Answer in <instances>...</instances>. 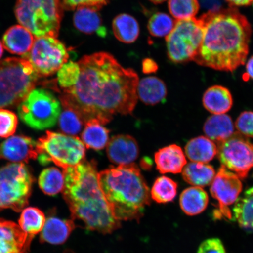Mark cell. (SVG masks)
Segmentation results:
<instances>
[{
	"instance_id": "bcb514c9",
	"label": "cell",
	"mask_w": 253,
	"mask_h": 253,
	"mask_svg": "<svg viewBox=\"0 0 253 253\" xmlns=\"http://www.w3.org/2000/svg\"><path fill=\"white\" fill-rule=\"evenodd\" d=\"M3 47H4V46H3L2 43H1V41H0V58H1L3 55V52H4Z\"/></svg>"
},
{
	"instance_id": "ffe728a7",
	"label": "cell",
	"mask_w": 253,
	"mask_h": 253,
	"mask_svg": "<svg viewBox=\"0 0 253 253\" xmlns=\"http://www.w3.org/2000/svg\"><path fill=\"white\" fill-rule=\"evenodd\" d=\"M72 220H63L58 217H50L46 220L41 232L40 242L52 245L64 243L75 228Z\"/></svg>"
},
{
	"instance_id": "74e56055",
	"label": "cell",
	"mask_w": 253,
	"mask_h": 253,
	"mask_svg": "<svg viewBox=\"0 0 253 253\" xmlns=\"http://www.w3.org/2000/svg\"><path fill=\"white\" fill-rule=\"evenodd\" d=\"M111 0H62L63 8L66 10H74L81 7L93 8L99 10Z\"/></svg>"
},
{
	"instance_id": "60d3db41",
	"label": "cell",
	"mask_w": 253,
	"mask_h": 253,
	"mask_svg": "<svg viewBox=\"0 0 253 253\" xmlns=\"http://www.w3.org/2000/svg\"><path fill=\"white\" fill-rule=\"evenodd\" d=\"M158 68L157 63L153 59L147 58L142 62V71L144 74H150L156 72Z\"/></svg>"
},
{
	"instance_id": "8d00e7d4",
	"label": "cell",
	"mask_w": 253,
	"mask_h": 253,
	"mask_svg": "<svg viewBox=\"0 0 253 253\" xmlns=\"http://www.w3.org/2000/svg\"><path fill=\"white\" fill-rule=\"evenodd\" d=\"M18 118L11 111L0 109V137L8 138L17 129Z\"/></svg>"
},
{
	"instance_id": "8fae6325",
	"label": "cell",
	"mask_w": 253,
	"mask_h": 253,
	"mask_svg": "<svg viewBox=\"0 0 253 253\" xmlns=\"http://www.w3.org/2000/svg\"><path fill=\"white\" fill-rule=\"evenodd\" d=\"M39 78L52 75L67 62L69 55L64 44L56 38H36L30 52L23 56Z\"/></svg>"
},
{
	"instance_id": "4dcf8cb0",
	"label": "cell",
	"mask_w": 253,
	"mask_h": 253,
	"mask_svg": "<svg viewBox=\"0 0 253 253\" xmlns=\"http://www.w3.org/2000/svg\"><path fill=\"white\" fill-rule=\"evenodd\" d=\"M63 110L59 118V126L65 134L76 135L82 130L85 122L77 110L65 101L61 100Z\"/></svg>"
},
{
	"instance_id": "30bf717a",
	"label": "cell",
	"mask_w": 253,
	"mask_h": 253,
	"mask_svg": "<svg viewBox=\"0 0 253 253\" xmlns=\"http://www.w3.org/2000/svg\"><path fill=\"white\" fill-rule=\"evenodd\" d=\"M204 28L199 18L177 20L166 37L167 54L170 61L182 63L192 61L200 46Z\"/></svg>"
},
{
	"instance_id": "d6986e66",
	"label": "cell",
	"mask_w": 253,
	"mask_h": 253,
	"mask_svg": "<svg viewBox=\"0 0 253 253\" xmlns=\"http://www.w3.org/2000/svg\"><path fill=\"white\" fill-rule=\"evenodd\" d=\"M76 9L73 20L77 30L84 34H96L102 38L106 37L107 31L103 25L99 10L87 7H78Z\"/></svg>"
},
{
	"instance_id": "d590c367",
	"label": "cell",
	"mask_w": 253,
	"mask_h": 253,
	"mask_svg": "<svg viewBox=\"0 0 253 253\" xmlns=\"http://www.w3.org/2000/svg\"><path fill=\"white\" fill-rule=\"evenodd\" d=\"M81 69L78 63L69 61L63 64L58 71V83L63 89L74 86L80 77Z\"/></svg>"
},
{
	"instance_id": "d6a6232c",
	"label": "cell",
	"mask_w": 253,
	"mask_h": 253,
	"mask_svg": "<svg viewBox=\"0 0 253 253\" xmlns=\"http://www.w3.org/2000/svg\"><path fill=\"white\" fill-rule=\"evenodd\" d=\"M177 189L178 184L173 180L165 176L159 177L152 187L151 198L157 203H169L175 198Z\"/></svg>"
},
{
	"instance_id": "836d02e7",
	"label": "cell",
	"mask_w": 253,
	"mask_h": 253,
	"mask_svg": "<svg viewBox=\"0 0 253 253\" xmlns=\"http://www.w3.org/2000/svg\"><path fill=\"white\" fill-rule=\"evenodd\" d=\"M170 14L177 20L194 18L200 8L198 0H169Z\"/></svg>"
},
{
	"instance_id": "ab89813d",
	"label": "cell",
	"mask_w": 253,
	"mask_h": 253,
	"mask_svg": "<svg viewBox=\"0 0 253 253\" xmlns=\"http://www.w3.org/2000/svg\"><path fill=\"white\" fill-rule=\"evenodd\" d=\"M197 253H226V251L220 239L211 238L201 243Z\"/></svg>"
},
{
	"instance_id": "e575fe53",
	"label": "cell",
	"mask_w": 253,
	"mask_h": 253,
	"mask_svg": "<svg viewBox=\"0 0 253 253\" xmlns=\"http://www.w3.org/2000/svg\"><path fill=\"white\" fill-rule=\"evenodd\" d=\"M175 23L169 15L163 12H156L148 22V30L152 36L167 37L172 30Z\"/></svg>"
},
{
	"instance_id": "ac0fdd59",
	"label": "cell",
	"mask_w": 253,
	"mask_h": 253,
	"mask_svg": "<svg viewBox=\"0 0 253 253\" xmlns=\"http://www.w3.org/2000/svg\"><path fill=\"white\" fill-rule=\"evenodd\" d=\"M34 40V36L27 28L21 25H16L5 32L2 45L12 54L24 56L30 52Z\"/></svg>"
},
{
	"instance_id": "f6af8a7d",
	"label": "cell",
	"mask_w": 253,
	"mask_h": 253,
	"mask_svg": "<svg viewBox=\"0 0 253 253\" xmlns=\"http://www.w3.org/2000/svg\"><path fill=\"white\" fill-rule=\"evenodd\" d=\"M149 1L154 3L155 4H161V3L166 1V0H149Z\"/></svg>"
},
{
	"instance_id": "d4e9b609",
	"label": "cell",
	"mask_w": 253,
	"mask_h": 253,
	"mask_svg": "<svg viewBox=\"0 0 253 253\" xmlns=\"http://www.w3.org/2000/svg\"><path fill=\"white\" fill-rule=\"evenodd\" d=\"M185 150L186 156L192 162L206 164L213 159L217 154V148L210 138L200 136L190 140Z\"/></svg>"
},
{
	"instance_id": "9c48e42d",
	"label": "cell",
	"mask_w": 253,
	"mask_h": 253,
	"mask_svg": "<svg viewBox=\"0 0 253 253\" xmlns=\"http://www.w3.org/2000/svg\"><path fill=\"white\" fill-rule=\"evenodd\" d=\"M62 108L54 94L44 88H34L18 107L22 121L30 127L39 130L56 125Z\"/></svg>"
},
{
	"instance_id": "7402d4cb",
	"label": "cell",
	"mask_w": 253,
	"mask_h": 253,
	"mask_svg": "<svg viewBox=\"0 0 253 253\" xmlns=\"http://www.w3.org/2000/svg\"><path fill=\"white\" fill-rule=\"evenodd\" d=\"M203 129L207 137L217 144L234 133L232 119L225 114L210 116L205 123Z\"/></svg>"
},
{
	"instance_id": "8992f818",
	"label": "cell",
	"mask_w": 253,
	"mask_h": 253,
	"mask_svg": "<svg viewBox=\"0 0 253 253\" xmlns=\"http://www.w3.org/2000/svg\"><path fill=\"white\" fill-rule=\"evenodd\" d=\"M39 78L26 59L0 61V109L18 106L36 87Z\"/></svg>"
},
{
	"instance_id": "f1b7e54d",
	"label": "cell",
	"mask_w": 253,
	"mask_h": 253,
	"mask_svg": "<svg viewBox=\"0 0 253 253\" xmlns=\"http://www.w3.org/2000/svg\"><path fill=\"white\" fill-rule=\"evenodd\" d=\"M109 132L99 120L91 119L85 123L82 134V141L87 148L102 150L108 143Z\"/></svg>"
},
{
	"instance_id": "7a4b0ae2",
	"label": "cell",
	"mask_w": 253,
	"mask_h": 253,
	"mask_svg": "<svg viewBox=\"0 0 253 253\" xmlns=\"http://www.w3.org/2000/svg\"><path fill=\"white\" fill-rule=\"evenodd\" d=\"M199 19L203 25V40L192 61L225 72H233L244 65L252 33L245 16L230 7L209 11Z\"/></svg>"
},
{
	"instance_id": "7c38bea8",
	"label": "cell",
	"mask_w": 253,
	"mask_h": 253,
	"mask_svg": "<svg viewBox=\"0 0 253 253\" xmlns=\"http://www.w3.org/2000/svg\"><path fill=\"white\" fill-rule=\"evenodd\" d=\"M217 154L222 166L245 179L253 167V144L248 137L234 133L217 144Z\"/></svg>"
},
{
	"instance_id": "5b68a950",
	"label": "cell",
	"mask_w": 253,
	"mask_h": 253,
	"mask_svg": "<svg viewBox=\"0 0 253 253\" xmlns=\"http://www.w3.org/2000/svg\"><path fill=\"white\" fill-rule=\"evenodd\" d=\"M63 9L61 0H17L15 15L18 23L34 37L56 38Z\"/></svg>"
},
{
	"instance_id": "4fadbf2b",
	"label": "cell",
	"mask_w": 253,
	"mask_h": 253,
	"mask_svg": "<svg viewBox=\"0 0 253 253\" xmlns=\"http://www.w3.org/2000/svg\"><path fill=\"white\" fill-rule=\"evenodd\" d=\"M242 188L239 176L221 166L215 175L210 189L211 196L217 202L213 213L214 220H232L230 207L239 198Z\"/></svg>"
},
{
	"instance_id": "ba28073f",
	"label": "cell",
	"mask_w": 253,
	"mask_h": 253,
	"mask_svg": "<svg viewBox=\"0 0 253 253\" xmlns=\"http://www.w3.org/2000/svg\"><path fill=\"white\" fill-rule=\"evenodd\" d=\"M38 159L42 165L54 163L63 169L78 165L85 156V145L78 137L47 131L37 142Z\"/></svg>"
},
{
	"instance_id": "cb8c5ba5",
	"label": "cell",
	"mask_w": 253,
	"mask_h": 253,
	"mask_svg": "<svg viewBox=\"0 0 253 253\" xmlns=\"http://www.w3.org/2000/svg\"><path fill=\"white\" fill-rule=\"evenodd\" d=\"M167 94L166 85L159 78L147 77L138 82L137 95L145 104L155 105L165 99Z\"/></svg>"
},
{
	"instance_id": "44dd1931",
	"label": "cell",
	"mask_w": 253,
	"mask_h": 253,
	"mask_svg": "<svg viewBox=\"0 0 253 253\" xmlns=\"http://www.w3.org/2000/svg\"><path fill=\"white\" fill-rule=\"evenodd\" d=\"M204 106L213 115L225 114L232 108L233 98L227 88L215 85L205 91L203 99Z\"/></svg>"
},
{
	"instance_id": "2e32d148",
	"label": "cell",
	"mask_w": 253,
	"mask_h": 253,
	"mask_svg": "<svg viewBox=\"0 0 253 253\" xmlns=\"http://www.w3.org/2000/svg\"><path fill=\"white\" fill-rule=\"evenodd\" d=\"M107 153L114 164L128 165L137 159L139 148L137 141L129 135H116L107 144Z\"/></svg>"
},
{
	"instance_id": "ee69618b",
	"label": "cell",
	"mask_w": 253,
	"mask_h": 253,
	"mask_svg": "<svg viewBox=\"0 0 253 253\" xmlns=\"http://www.w3.org/2000/svg\"><path fill=\"white\" fill-rule=\"evenodd\" d=\"M206 7H211V10L220 8L219 0H204Z\"/></svg>"
},
{
	"instance_id": "484cf974",
	"label": "cell",
	"mask_w": 253,
	"mask_h": 253,
	"mask_svg": "<svg viewBox=\"0 0 253 253\" xmlns=\"http://www.w3.org/2000/svg\"><path fill=\"white\" fill-rule=\"evenodd\" d=\"M182 177L193 186L203 188L211 184L216 172L212 166L205 163L191 162L182 169Z\"/></svg>"
},
{
	"instance_id": "b9f144b4",
	"label": "cell",
	"mask_w": 253,
	"mask_h": 253,
	"mask_svg": "<svg viewBox=\"0 0 253 253\" xmlns=\"http://www.w3.org/2000/svg\"><path fill=\"white\" fill-rule=\"evenodd\" d=\"M230 7H246L251 5L253 0H226Z\"/></svg>"
},
{
	"instance_id": "5bb4252c",
	"label": "cell",
	"mask_w": 253,
	"mask_h": 253,
	"mask_svg": "<svg viewBox=\"0 0 253 253\" xmlns=\"http://www.w3.org/2000/svg\"><path fill=\"white\" fill-rule=\"evenodd\" d=\"M34 238L13 221L0 219V253H28Z\"/></svg>"
},
{
	"instance_id": "f546056e",
	"label": "cell",
	"mask_w": 253,
	"mask_h": 253,
	"mask_svg": "<svg viewBox=\"0 0 253 253\" xmlns=\"http://www.w3.org/2000/svg\"><path fill=\"white\" fill-rule=\"evenodd\" d=\"M45 221V214L39 208L27 207L22 211L18 225L28 235L35 237L42 231Z\"/></svg>"
},
{
	"instance_id": "4316f807",
	"label": "cell",
	"mask_w": 253,
	"mask_h": 253,
	"mask_svg": "<svg viewBox=\"0 0 253 253\" xmlns=\"http://www.w3.org/2000/svg\"><path fill=\"white\" fill-rule=\"evenodd\" d=\"M233 213L234 219L242 229L253 233V186L237 199Z\"/></svg>"
},
{
	"instance_id": "603a6c76",
	"label": "cell",
	"mask_w": 253,
	"mask_h": 253,
	"mask_svg": "<svg viewBox=\"0 0 253 253\" xmlns=\"http://www.w3.org/2000/svg\"><path fill=\"white\" fill-rule=\"evenodd\" d=\"M208 202L207 192L197 186L185 189L180 196V207L188 216H195L203 212L208 207Z\"/></svg>"
},
{
	"instance_id": "7bdbcfd3",
	"label": "cell",
	"mask_w": 253,
	"mask_h": 253,
	"mask_svg": "<svg viewBox=\"0 0 253 253\" xmlns=\"http://www.w3.org/2000/svg\"><path fill=\"white\" fill-rule=\"evenodd\" d=\"M246 72L244 75V79H253V55L249 59L246 66Z\"/></svg>"
},
{
	"instance_id": "3957f363",
	"label": "cell",
	"mask_w": 253,
	"mask_h": 253,
	"mask_svg": "<svg viewBox=\"0 0 253 253\" xmlns=\"http://www.w3.org/2000/svg\"><path fill=\"white\" fill-rule=\"evenodd\" d=\"M63 197L71 211L73 221H80L84 228L111 233L121 225L107 204L99 181L94 161H81L63 169Z\"/></svg>"
},
{
	"instance_id": "52a82bcc",
	"label": "cell",
	"mask_w": 253,
	"mask_h": 253,
	"mask_svg": "<svg viewBox=\"0 0 253 253\" xmlns=\"http://www.w3.org/2000/svg\"><path fill=\"white\" fill-rule=\"evenodd\" d=\"M35 179L24 163L0 169V211L11 209L21 212L29 205Z\"/></svg>"
},
{
	"instance_id": "1f68e13d",
	"label": "cell",
	"mask_w": 253,
	"mask_h": 253,
	"mask_svg": "<svg viewBox=\"0 0 253 253\" xmlns=\"http://www.w3.org/2000/svg\"><path fill=\"white\" fill-rule=\"evenodd\" d=\"M64 175L56 168H48L42 170L39 176V184L46 195L53 196L62 192L64 188Z\"/></svg>"
},
{
	"instance_id": "e0dca14e",
	"label": "cell",
	"mask_w": 253,
	"mask_h": 253,
	"mask_svg": "<svg viewBox=\"0 0 253 253\" xmlns=\"http://www.w3.org/2000/svg\"><path fill=\"white\" fill-rule=\"evenodd\" d=\"M157 169L161 173H178L187 164L182 148L172 144L161 148L155 154Z\"/></svg>"
},
{
	"instance_id": "9a60e30c",
	"label": "cell",
	"mask_w": 253,
	"mask_h": 253,
	"mask_svg": "<svg viewBox=\"0 0 253 253\" xmlns=\"http://www.w3.org/2000/svg\"><path fill=\"white\" fill-rule=\"evenodd\" d=\"M37 142L24 135H15L9 137L0 145V159H4L17 163H28L36 160Z\"/></svg>"
},
{
	"instance_id": "f35d334b",
	"label": "cell",
	"mask_w": 253,
	"mask_h": 253,
	"mask_svg": "<svg viewBox=\"0 0 253 253\" xmlns=\"http://www.w3.org/2000/svg\"><path fill=\"white\" fill-rule=\"evenodd\" d=\"M235 125L239 133L246 137L253 138V112L247 111L240 114Z\"/></svg>"
},
{
	"instance_id": "83f0119b",
	"label": "cell",
	"mask_w": 253,
	"mask_h": 253,
	"mask_svg": "<svg viewBox=\"0 0 253 253\" xmlns=\"http://www.w3.org/2000/svg\"><path fill=\"white\" fill-rule=\"evenodd\" d=\"M112 27L116 39L123 43H133L140 35V26L137 21L129 14L117 16L113 21Z\"/></svg>"
},
{
	"instance_id": "277c9868",
	"label": "cell",
	"mask_w": 253,
	"mask_h": 253,
	"mask_svg": "<svg viewBox=\"0 0 253 253\" xmlns=\"http://www.w3.org/2000/svg\"><path fill=\"white\" fill-rule=\"evenodd\" d=\"M101 190L116 219L139 220L150 194L140 169L134 164L120 165L98 173Z\"/></svg>"
},
{
	"instance_id": "6da1fadb",
	"label": "cell",
	"mask_w": 253,
	"mask_h": 253,
	"mask_svg": "<svg viewBox=\"0 0 253 253\" xmlns=\"http://www.w3.org/2000/svg\"><path fill=\"white\" fill-rule=\"evenodd\" d=\"M77 84L64 89L61 100L77 110L85 123L96 119L106 125L117 114L128 115L137 102L138 77L112 55L99 52L84 56Z\"/></svg>"
}]
</instances>
